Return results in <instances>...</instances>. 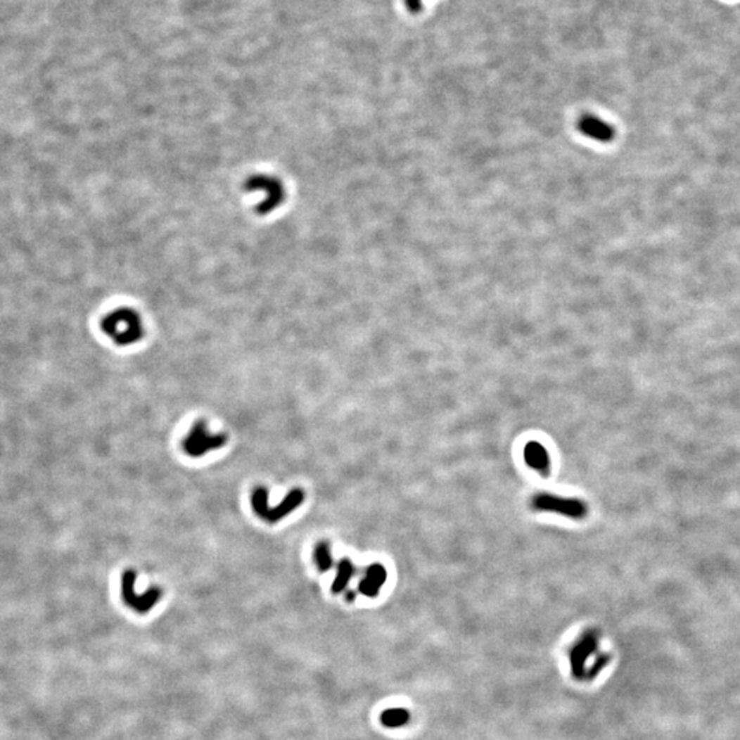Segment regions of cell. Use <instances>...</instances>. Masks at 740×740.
Segmentation results:
<instances>
[{"label":"cell","instance_id":"obj_6","mask_svg":"<svg viewBox=\"0 0 740 740\" xmlns=\"http://www.w3.org/2000/svg\"><path fill=\"white\" fill-rule=\"evenodd\" d=\"M136 572L134 570H125L121 578V594L124 602L129 608L137 611V613H148L154 608L162 597V591L159 588H151L146 591L144 594L139 595L136 594L134 585H136Z\"/></svg>","mask_w":740,"mask_h":740},{"label":"cell","instance_id":"obj_4","mask_svg":"<svg viewBox=\"0 0 740 740\" xmlns=\"http://www.w3.org/2000/svg\"><path fill=\"white\" fill-rule=\"evenodd\" d=\"M227 443V436L222 433H212L203 420L196 421L183 442V449L189 457H203L212 449H221Z\"/></svg>","mask_w":740,"mask_h":740},{"label":"cell","instance_id":"obj_2","mask_svg":"<svg viewBox=\"0 0 740 740\" xmlns=\"http://www.w3.org/2000/svg\"><path fill=\"white\" fill-rule=\"evenodd\" d=\"M102 328L107 336L118 345H131L144 336V326L140 316L128 307L117 309L107 316Z\"/></svg>","mask_w":740,"mask_h":740},{"label":"cell","instance_id":"obj_11","mask_svg":"<svg viewBox=\"0 0 740 740\" xmlns=\"http://www.w3.org/2000/svg\"><path fill=\"white\" fill-rule=\"evenodd\" d=\"M354 573H355L354 563L350 559H347V558L342 559L339 562V565H338V573H336V578H335L333 584H332V591L335 594L343 591L344 588L347 587L348 582L352 579Z\"/></svg>","mask_w":740,"mask_h":740},{"label":"cell","instance_id":"obj_3","mask_svg":"<svg viewBox=\"0 0 740 740\" xmlns=\"http://www.w3.org/2000/svg\"><path fill=\"white\" fill-rule=\"evenodd\" d=\"M305 501V494L302 490L295 488L284 498V501L276 507L269 506V492L264 487H257L251 494V506L254 513L264 520L266 523H277L281 518L291 514Z\"/></svg>","mask_w":740,"mask_h":740},{"label":"cell","instance_id":"obj_13","mask_svg":"<svg viewBox=\"0 0 740 740\" xmlns=\"http://www.w3.org/2000/svg\"><path fill=\"white\" fill-rule=\"evenodd\" d=\"M314 561L321 572H326L333 566V556L331 553V544L328 542H319L316 546Z\"/></svg>","mask_w":740,"mask_h":740},{"label":"cell","instance_id":"obj_10","mask_svg":"<svg viewBox=\"0 0 740 740\" xmlns=\"http://www.w3.org/2000/svg\"><path fill=\"white\" fill-rule=\"evenodd\" d=\"M524 459L529 468L543 476L550 473V455L539 442H529L524 449Z\"/></svg>","mask_w":740,"mask_h":740},{"label":"cell","instance_id":"obj_16","mask_svg":"<svg viewBox=\"0 0 740 740\" xmlns=\"http://www.w3.org/2000/svg\"><path fill=\"white\" fill-rule=\"evenodd\" d=\"M347 599H348V601H354V594H352V592L347 594Z\"/></svg>","mask_w":740,"mask_h":740},{"label":"cell","instance_id":"obj_14","mask_svg":"<svg viewBox=\"0 0 740 740\" xmlns=\"http://www.w3.org/2000/svg\"><path fill=\"white\" fill-rule=\"evenodd\" d=\"M608 656H601V657H599V658H598V660L595 661V665H594V666L591 668V670H589V672H588V673L585 675V679H591V677H595V676H597V673H598V672H599V670H601V669H602V668H604V666H605V665L608 663Z\"/></svg>","mask_w":740,"mask_h":740},{"label":"cell","instance_id":"obj_5","mask_svg":"<svg viewBox=\"0 0 740 740\" xmlns=\"http://www.w3.org/2000/svg\"><path fill=\"white\" fill-rule=\"evenodd\" d=\"M533 509L539 511H550L563 517L580 520L588 513L587 504L578 498H563L553 494H537L532 499Z\"/></svg>","mask_w":740,"mask_h":740},{"label":"cell","instance_id":"obj_12","mask_svg":"<svg viewBox=\"0 0 740 740\" xmlns=\"http://www.w3.org/2000/svg\"><path fill=\"white\" fill-rule=\"evenodd\" d=\"M380 721L387 728H399L410 721V713L409 710L402 708L387 709L380 715Z\"/></svg>","mask_w":740,"mask_h":740},{"label":"cell","instance_id":"obj_7","mask_svg":"<svg viewBox=\"0 0 740 740\" xmlns=\"http://www.w3.org/2000/svg\"><path fill=\"white\" fill-rule=\"evenodd\" d=\"M599 634L595 630H589L582 634L579 643L570 651L572 673L576 679H585V662L597 651Z\"/></svg>","mask_w":740,"mask_h":740},{"label":"cell","instance_id":"obj_15","mask_svg":"<svg viewBox=\"0 0 740 740\" xmlns=\"http://www.w3.org/2000/svg\"><path fill=\"white\" fill-rule=\"evenodd\" d=\"M407 3V7L412 10V11H420L421 10V0H406Z\"/></svg>","mask_w":740,"mask_h":740},{"label":"cell","instance_id":"obj_8","mask_svg":"<svg viewBox=\"0 0 740 740\" xmlns=\"http://www.w3.org/2000/svg\"><path fill=\"white\" fill-rule=\"evenodd\" d=\"M578 127L584 136H587L588 139L601 141V143L611 141L614 137V128L606 121L595 115H589V114L584 115L579 120Z\"/></svg>","mask_w":740,"mask_h":740},{"label":"cell","instance_id":"obj_9","mask_svg":"<svg viewBox=\"0 0 740 740\" xmlns=\"http://www.w3.org/2000/svg\"><path fill=\"white\" fill-rule=\"evenodd\" d=\"M387 580V570L381 563H371L366 568L365 578L359 582L358 589L362 595L374 598L377 597L380 588Z\"/></svg>","mask_w":740,"mask_h":740},{"label":"cell","instance_id":"obj_1","mask_svg":"<svg viewBox=\"0 0 740 740\" xmlns=\"http://www.w3.org/2000/svg\"><path fill=\"white\" fill-rule=\"evenodd\" d=\"M245 192L255 200V210L261 215L276 212L287 199V189L284 183L273 174L258 173L248 177Z\"/></svg>","mask_w":740,"mask_h":740}]
</instances>
